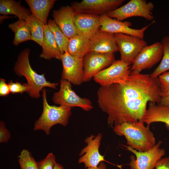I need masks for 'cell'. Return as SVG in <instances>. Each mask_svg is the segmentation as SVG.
<instances>
[{
    "label": "cell",
    "instance_id": "3",
    "mask_svg": "<svg viewBox=\"0 0 169 169\" xmlns=\"http://www.w3.org/2000/svg\"><path fill=\"white\" fill-rule=\"evenodd\" d=\"M30 50L25 48L19 54L14 67V71L19 76H24L26 79L28 87L27 93L32 98H38L40 92L44 87L57 89L58 83H51L47 81L44 74H40L34 70L29 60Z\"/></svg>",
    "mask_w": 169,
    "mask_h": 169
},
{
    "label": "cell",
    "instance_id": "30",
    "mask_svg": "<svg viewBox=\"0 0 169 169\" xmlns=\"http://www.w3.org/2000/svg\"><path fill=\"white\" fill-rule=\"evenodd\" d=\"M56 162L54 155L49 153L44 159L37 163L39 169H54Z\"/></svg>",
    "mask_w": 169,
    "mask_h": 169
},
{
    "label": "cell",
    "instance_id": "26",
    "mask_svg": "<svg viewBox=\"0 0 169 169\" xmlns=\"http://www.w3.org/2000/svg\"><path fill=\"white\" fill-rule=\"evenodd\" d=\"M161 43L163 51L162 57L159 65L150 74L152 78L158 77L162 74L169 70V36H164Z\"/></svg>",
    "mask_w": 169,
    "mask_h": 169
},
{
    "label": "cell",
    "instance_id": "33",
    "mask_svg": "<svg viewBox=\"0 0 169 169\" xmlns=\"http://www.w3.org/2000/svg\"><path fill=\"white\" fill-rule=\"evenodd\" d=\"M10 93L8 84H6L5 80L2 78L0 79V96H6Z\"/></svg>",
    "mask_w": 169,
    "mask_h": 169
},
{
    "label": "cell",
    "instance_id": "29",
    "mask_svg": "<svg viewBox=\"0 0 169 169\" xmlns=\"http://www.w3.org/2000/svg\"><path fill=\"white\" fill-rule=\"evenodd\" d=\"M161 97L169 96V70L159 76Z\"/></svg>",
    "mask_w": 169,
    "mask_h": 169
},
{
    "label": "cell",
    "instance_id": "12",
    "mask_svg": "<svg viewBox=\"0 0 169 169\" xmlns=\"http://www.w3.org/2000/svg\"><path fill=\"white\" fill-rule=\"evenodd\" d=\"M101 26L100 30L114 34L122 33L134 36L143 39L144 33L154 21L141 29L131 28V23L129 21H120L109 17L107 13L100 15Z\"/></svg>",
    "mask_w": 169,
    "mask_h": 169
},
{
    "label": "cell",
    "instance_id": "20",
    "mask_svg": "<svg viewBox=\"0 0 169 169\" xmlns=\"http://www.w3.org/2000/svg\"><path fill=\"white\" fill-rule=\"evenodd\" d=\"M42 51L40 57L49 60L55 58L60 60L61 54L54 36L47 24L44 28V35Z\"/></svg>",
    "mask_w": 169,
    "mask_h": 169
},
{
    "label": "cell",
    "instance_id": "27",
    "mask_svg": "<svg viewBox=\"0 0 169 169\" xmlns=\"http://www.w3.org/2000/svg\"><path fill=\"white\" fill-rule=\"evenodd\" d=\"M47 25L54 34L61 54L67 50L69 38L61 30L53 20L50 19Z\"/></svg>",
    "mask_w": 169,
    "mask_h": 169
},
{
    "label": "cell",
    "instance_id": "18",
    "mask_svg": "<svg viewBox=\"0 0 169 169\" xmlns=\"http://www.w3.org/2000/svg\"><path fill=\"white\" fill-rule=\"evenodd\" d=\"M75 13L71 6H63L53 11V20L69 38L77 34L74 18Z\"/></svg>",
    "mask_w": 169,
    "mask_h": 169
},
{
    "label": "cell",
    "instance_id": "36",
    "mask_svg": "<svg viewBox=\"0 0 169 169\" xmlns=\"http://www.w3.org/2000/svg\"><path fill=\"white\" fill-rule=\"evenodd\" d=\"M87 169H106V166L105 164L102 162L96 167H89L87 168Z\"/></svg>",
    "mask_w": 169,
    "mask_h": 169
},
{
    "label": "cell",
    "instance_id": "8",
    "mask_svg": "<svg viewBox=\"0 0 169 169\" xmlns=\"http://www.w3.org/2000/svg\"><path fill=\"white\" fill-rule=\"evenodd\" d=\"M114 35L118 51L120 54V60L130 65L147 45L146 41L134 36L120 33Z\"/></svg>",
    "mask_w": 169,
    "mask_h": 169
},
{
    "label": "cell",
    "instance_id": "25",
    "mask_svg": "<svg viewBox=\"0 0 169 169\" xmlns=\"http://www.w3.org/2000/svg\"><path fill=\"white\" fill-rule=\"evenodd\" d=\"M26 21L30 27L32 40L37 43L42 47L44 43L45 25L32 14Z\"/></svg>",
    "mask_w": 169,
    "mask_h": 169
},
{
    "label": "cell",
    "instance_id": "34",
    "mask_svg": "<svg viewBox=\"0 0 169 169\" xmlns=\"http://www.w3.org/2000/svg\"><path fill=\"white\" fill-rule=\"evenodd\" d=\"M155 169H169V157L162 158L157 163Z\"/></svg>",
    "mask_w": 169,
    "mask_h": 169
},
{
    "label": "cell",
    "instance_id": "16",
    "mask_svg": "<svg viewBox=\"0 0 169 169\" xmlns=\"http://www.w3.org/2000/svg\"><path fill=\"white\" fill-rule=\"evenodd\" d=\"M74 23L77 34L90 40L99 30L100 15L75 13Z\"/></svg>",
    "mask_w": 169,
    "mask_h": 169
},
{
    "label": "cell",
    "instance_id": "22",
    "mask_svg": "<svg viewBox=\"0 0 169 169\" xmlns=\"http://www.w3.org/2000/svg\"><path fill=\"white\" fill-rule=\"evenodd\" d=\"M30 10L21 6V1L13 0H0V14L14 15L19 20L26 21L31 14Z\"/></svg>",
    "mask_w": 169,
    "mask_h": 169
},
{
    "label": "cell",
    "instance_id": "17",
    "mask_svg": "<svg viewBox=\"0 0 169 169\" xmlns=\"http://www.w3.org/2000/svg\"><path fill=\"white\" fill-rule=\"evenodd\" d=\"M118 51L114 34L99 30L90 39L88 52L114 54Z\"/></svg>",
    "mask_w": 169,
    "mask_h": 169
},
{
    "label": "cell",
    "instance_id": "37",
    "mask_svg": "<svg viewBox=\"0 0 169 169\" xmlns=\"http://www.w3.org/2000/svg\"><path fill=\"white\" fill-rule=\"evenodd\" d=\"M54 169H64L62 166L56 162Z\"/></svg>",
    "mask_w": 169,
    "mask_h": 169
},
{
    "label": "cell",
    "instance_id": "23",
    "mask_svg": "<svg viewBox=\"0 0 169 169\" xmlns=\"http://www.w3.org/2000/svg\"><path fill=\"white\" fill-rule=\"evenodd\" d=\"M90 40L77 34L69 38L67 51L71 55L83 58L88 53Z\"/></svg>",
    "mask_w": 169,
    "mask_h": 169
},
{
    "label": "cell",
    "instance_id": "7",
    "mask_svg": "<svg viewBox=\"0 0 169 169\" xmlns=\"http://www.w3.org/2000/svg\"><path fill=\"white\" fill-rule=\"evenodd\" d=\"M162 141H158L155 146L145 151H137L130 146H125L126 149L135 154L131 156L129 166L131 169H154L157 162L166 154L165 150L160 148Z\"/></svg>",
    "mask_w": 169,
    "mask_h": 169
},
{
    "label": "cell",
    "instance_id": "10",
    "mask_svg": "<svg viewBox=\"0 0 169 169\" xmlns=\"http://www.w3.org/2000/svg\"><path fill=\"white\" fill-rule=\"evenodd\" d=\"M163 54L161 42H156L145 47L135 59L131 67L132 73H140L142 70L149 69L158 63Z\"/></svg>",
    "mask_w": 169,
    "mask_h": 169
},
{
    "label": "cell",
    "instance_id": "31",
    "mask_svg": "<svg viewBox=\"0 0 169 169\" xmlns=\"http://www.w3.org/2000/svg\"><path fill=\"white\" fill-rule=\"evenodd\" d=\"M8 84L10 92L13 94L18 93L22 94L25 92L27 93L28 90L27 83L22 84L19 82H13L12 80H11Z\"/></svg>",
    "mask_w": 169,
    "mask_h": 169
},
{
    "label": "cell",
    "instance_id": "9",
    "mask_svg": "<svg viewBox=\"0 0 169 169\" xmlns=\"http://www.w3.org/2000/svg\"><path fill=\"white\" fill-rule=\"evenodd\" d=\"M131 67L121 60H115L108 67L96 74L94 79L101 86L123 82L131 73Z\"/></svg>",
    "mask_w": 169,
    "mask_h": 169
},
{
    "label": "cell",
    "instance_id": "28",
    "mask_svg": "<svg viewBox=\"0 0 169 169\" xmlns=\"http://www.w3.org/2000/svg\"><path fill=\"white\" fill-rule=\"evenodd\" d=\"M21 169H39L37 162L28 150L24 149L18 156Z\"/></svg>",
    "mask_w": 169,
    "mask_h": 169
},
{
    "label": "cell",
    "instance_id": "5",
    "mask_svg": "<svg viewBox=\"0 0 169 169\" xmlns=\"http://www.w3.org/2000/svg\"><path fill=\"white\" fill-rule=\"evenodd\" d=\"M154 5L151 2L145 0H131L124 5L109 12L110 17L122 21L131 17H139L148 20H153L152 11Z\"/></svg>",
    "mask_w": 169,
    "mask_h": 169
},
{
    "label": "cell",
    "instance_id": "15",
    "mask_svg": "<svg viewBox=\"0 0 169 169\" xmlns=\"http://www.w3.org/2000/svg\"><path fill=\"white\" fill-rule=\"evenodd\" d=\"M102 135L101 133L96 136L91 135L85 140L87 144L81 151L79 155L82 156L79 159V163H83L85 168L96 167L104 161V156L100 154L99 148Z\"/></svg>",
    "mask_w": 169,
    "mask_h": 169
},
{
    "label": "cell",
    "instance_id": "21",
    "mask_svg": "<svg viewBox=\"0 0 169 169\" xmlns=\"http://www.w3.org/2000/svg\"><path fill=\"white\" fill-rule=\"evenodd\" d=\"M32 14L42 22L47 24L49 13L56 1V0H26Z\"/></svg>",
    "mask_w": 169,
    "mask_h": 169
},
{
    "label": "cell",
    "instance_id": "13",
    "mask_svg": "<svg viewBox=\"0 0 169 169\" xmlns=\"http://www.w3.org/2000/svg\"><path fill=\"white\" fill-rule=\"evenodd\" d=\"M124 1V0H83L79 2H73L71 6L75 13L100 15L119 8Z\"/></svg>",
    "mask_w": 169,
    "mask_h": 169
},
{
    "label": "cell",
    "instance_id": "4",
    "mask_svg": "<svg viewBox=\"0 0 169 169\" xmlns=\"http://www.w3.org/2000/svg\"><path fill=\"white\" fill-rule=\"evenodd\" d=\"M42 91L43 110L40 116L34 123L33 130H42L48 135L53 126L57 124L66 126L72 112L70 108L50 105L48 103L46 90L44 88Z\"/></svg>",
    "mask_w": 169,
    "mask_h": 169
},
{
    "label": "cell",
    "instance_id": "1",
    "mask_svg": "<svg viewBox=\"0 0 169 169\" xmlns=\"http://www.w3.org/2000/svg\"><path fill=\"white\" fill-rule=\"evenodd\" d=\"M97 95L99 106L108 114L107 124L111 127L143 120L148 102L159 104L161 98L158 77L141 73H131L123 82L101 86Z\"/></svg>",
    "mask_w": 169,
    "mask_h": 169
},
{
    "label": "cell",
    "instance_id": "32",
    "mask_svg": "<svg viewBox=\"0 0 169 169\" xmlns=\"http://www.w3.org/2000/svg\"><path fill=\"white\" fill-rule=\"evenodd\" d=\"M10 137L9 131L6 128L4 122H0V143L7 142Z\"/></svg>",
    "mask_w": 169,
    "mask_h": 169
},
{
    "label": "cell",
    "instance_id": "14",
    "mask_svg": "<svg viewBox=\"0 0 169 169\" xmlns=\"http://www.w3.org/2000/svg\"><path fill=\"white\" fill-rule=\"evenodd\" d=\"M60 60L63 65L62 79L75 85L83 82V58L70 55L66 51L61 54Z\"/></svg>",
    "mask_w": 169,
    "mask_h": 169
},
{
    "label": "cell",
    "instance_id": "6",
    "mask_svg": "<svg viewBox=\"0 0 169 169\" xmlns=\"http://www.w3.org/2000/svg\"><path fill=\"white\" fill-rule=\"evenodd\" d=\"M52 100L55 104L66 107H78L86 111L93 108L90 100L79 96L73 90L71 83L62 79L60 81V90L54 94Z\"/></svg>",
    "mask_w": 169,
    "mask_h": 169
},
{
    "label": "cell",
    "instance_id": "24",
    "mask_svg": "<svg viewBox=\"0 0 169 169\" xmlns=\"http://www.w3.org/2000/svg\"><path fill=\"white\" fill-rule=\"evenodd\" d=\"M8 28L14 33V45L17 46L23 42L32 40L30 27L26 21L19 19L9 24Z\"/></svg>",
    "mask_w": 169,
    "mask_h": 169
},
{
    "label": "cell",
    "instance_id": "11",
    "mask_svg": "<svg viewBox=\"0 0 169 169\" xmlns=\"http://www.w3.org/2000/svg\"><path fill=\"white\" fill-rule=\"evenodd\" d=\"M114 54L88 52L83 58V82L90 81L98 73L115 61Z\"/></svg>",
    "mask_w": 169,
    "mask_h": 169
},
{
    "label": "cell",
    "instance_id": "19",
    "mask_svg": "<svg viewBox=\"0 0 169 169\" xmlns=\"http://www.w3.org/2000/svg\"><path fill=\"white\" fill-rule=\"evenodd\" d=\"M143 120L148 125L154 122H163L169 129V108L160 104L150 102Z\"/></svg>",
    "mask_w": 169,
    "mask_h": 169
},
{
    "label": "cell",
    "instance_id": "2",
    "mask_svg": "<svg viewBox=\"0 0 169 169\" xmlns=\"http://www.w3.org/2000/svg\"><path fill=\"white\" fill-rule=\"evenodd\" d=\"M143 120L128 122L114 125L113 131L117 135L124 136L129 146L137 151H147L156 144V139L150 130L149 125L146 126Z\"/></svg>",
    "mask_w": 169,
    "mask_h": 169
},
{
    "label": "cell",
    "instance_id": "35",
    "mask_svg": "<svg viewBox=\"0 0 169 169\" xmlns=\"http://www.w3.org/2000/svg\"><path fill=\"white\" fill-rule=\"evenodd\" d=\"M159 104L169 108V96L161 97Z\"/></svg>",
    "mask_w": 169,
    "mask_h": 169
}]
</instances>
